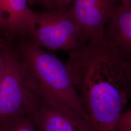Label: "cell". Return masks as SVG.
Listing matches in <instances>:
<instances>
[{
  "label": "cell",
  "instance_id": "obj_1",
  "mask_svg": "<svg viewBox=\"0 0 131 131\" xmlns=\"http://www.w3.org/2000/svg\"><path fill=\"white\" fill-rule=\"evenodd\" d=\"M73 87L97 131H114L128 102L126 61L105 37L70 51L66 65Z\"/></svg>",
  "mask_w": 131,
  "mask_h": 131
},
{
  "label": "cell",
  "instance_id": "obj_2",
  "mask_svg": "<svg viewBox=\"0 0 131 131\" xmlns=\"http://www.w3.org/2000/svg\"><path fill=\"white\" fill-rule=\"evenodd\" d=\"M17 39V50L42 100L58 107L73 111L91 123L66 65L29 38Z\"/></svg>",
  "mask_w": 131,
  "mask_h": 131
},
{
  "label": "cell",
  "instance_id": "obj_3",
  "mask_svg": "<svg viewBox=\"0 0 131 131\" xmlns=\"http://www.w3.org/2000/svg\"><path fill=\"white\" fill-rule=\"evenodd\" d=\"M5 69L0 82V126L31 116L42 99L14 42L2 39Z\"/></svg>",
  "mask_w": 131,
  "mask_h": 131
},
{
  "label": "cell",
  "instance_id": "obj_4",
  "mask_svg": "<svg viewBox=\"0 0 131 131\" xmlns=\"http://www.w3.org/2000/svg\"><path fill=\"white\" fill-rule=\"evenodd\" d=\"M36 28L29 39L41 48L71 51L79 47L81 31L68 7L35 12Z\"/></svg>",
  "mask_w": 131,
  "mask_h": 131
},
{
  "label": "cell",
  "instance_id": "obj_5",
  "mask_svg": "<svg viewBox=\"0 0 131 131\" xmlns=\"http://www.w3.org/2000/svg\"><path fill=\"white\" fill-rule=\"evenodd\" d=\"M120 0H74L70 12L81 31L79 46L104 36V30Z\"/></svg>",
  "mask_w": 131,
  "mask_h": 131
},
{
  "label": "cell",
  "instance_id": "obj_6",
  "mask_svg": "<svg viewBox=\"0 0 131 131\" xmlns=\"http://www.w3.org/2000/svg\"><path fill=\"white\" fill-rule=\"evenodd\" d=\"M31 117L38 131H97L90 122L73 111L43 100Z\"/></svg>",
  "mask_w": 131,
  "mask_h": 131
},
{
  "label": "cell",
  "instance_id": "obj_7",
  "mask_svg": "<svg viewBox=\"0 0 131 131\" xmlns=\"http://www.w3.org/2000/svg\"><path fill=\"white\" fill-rule=\"evenodd\" d=\"M35 13L27 0H0V31L6 40L29 38L36 28Z\"/></svg>",
  "mask_w": 131,
  "mask_h": 131
},
{
  "label": "cell",
  "instance_id": "obj_8",
  "mask_svg": "<svg viewBox=\"0 0 131 131\" xmlns=\"http://www.w3.org/2000/svg\"><path fill=\"white\" fill-rule=\"evenodd\" d=\"M104 35L125 61L131 59V1L120 0L105 26Z\"/></svg>",
  "mask_w": 131,
  "mask_h": 131
},
{
  "label": "cell",
  "instance_id": "obj_9",
  "mask_svg": "<svg viewBox=\"0 0 131 131\" xmlns=\"http://www.w3.org/2000/svg\"><path fill=\"white\" fill-rule=\"evenodd\" d=\"M0 131H38L31 116H27L0 126Z\"/></svg>",
  "mask_w": 131,
  "mask_h": 131
},
{
  "label": "cell",
  "instance_id": "obj_10",
  "mask_svg": "<svg viewBox=\"0 0 131 131\" xmlns=\"http://www.w3.org/2000/svg\"><path fill=\"white\" fill-rule=\"evenodd\" d=\"M131 131V107L122 113L118 119L114 131Z\"/></svg>",
  "mask_w": 131,
  "mask_h": 131
},
{
  "label": "cell",
  "instance_id": "obj_11",
  "mask_svg": "<svg viewBox=\"0 0 131 131\" xmlns=\"http://www.w3.org/2000/svg\"><path fill=\"white\" fill-rule=\"evenodd\" d=\"M39 5L45 8V9L56 8V0H34Z\"/></svg>",
  "mask_w": 131,
  "mask_h": 131
},
{
  "label": "cell",
  "instance_id": "obj_12",
  "mask_svg": "<svg viewBox=\"0 0 131 131\" xmlns=\"http://www.w3.org/2000/svg\"><path fill=\"white\" fill-rule=\"evenodd\" d=\"M126 74L128 82V97L131 98V59L126 61Z\"/></svg>",
  "mask_w": 131,
  "mask_h": 131
},
{
  "label": "cell",
  "instance_id": "obj_13",
  "mask_svg": "<svg viewBox=\"0 0 131 131\" xmlns=\"http://www.w3.org/2000/svg\"><path fill=\"white\" fill-rule=\"evenodd\" d=\"M5 69V61L3 48L2 45V38L0 37V82L2 79Z\"/></svg>",
  "mask_w": 131,
  "mask_h": 131
},
{
  "label": "cell",
  "instance_id": "obj_14",
  "mask_svg": "<svg viewBox=\"0 0 131 131\" xmlns=\"http://www.w3.org/2000/svg\"><path fill=\"white\" fill-rule=\"evenodd\" d=\"M74 0H56V8L68 7Z\"/></svg>",
  "mask_w": 131,
  "mask_h": 131
},
{
  "label": "cell",
  "instance_id": "obj_15",
  "mask_svg": "<svg viewBox=\"0 0 131 131\" xmlns=\"http://www.w3.org/2000/svg\"><path fill=\"white\" fill-rule=\"evenodd\" d=\"M127 1H131V0H127Z\"/></svg>",
  "mask_w": 131,
  "mask_h": 131
},
{
  "label": "cell",
  "instance_id": "obj_16",
  "mask_svg": "<svg viewBox=\"0 0 131 131\" xmlns=\"http://www.w3.org/2000/svg\"><path fill=\"white\" fill-rule=\"evenodd\" d=\"M128 131V130H126V131Z\"/></svg>",
  "mask_w": 131,
  "mask_h": 131
}]
</instances>
